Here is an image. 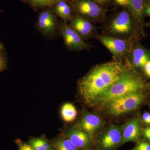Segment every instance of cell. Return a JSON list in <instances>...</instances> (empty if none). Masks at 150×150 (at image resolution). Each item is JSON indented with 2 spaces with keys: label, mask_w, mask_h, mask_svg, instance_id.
Returning <instances> with one entry per match:
<instances>
[{
  "label": "cell",
  "mask_w": 150,
  "mask_h": 150,
  "mask_svg": "<svg viewBox=\"0 0 150 150\" xmlns=\"http://www.w3.org/2000/svg\"><path fill=\"white\" fill-rule=\"evenodd\" d=\"M146 98L145 90L139 91L111 100L100 108L107 115L120 116L137 109Z\"/></svg>",
  "instance_id": "3"
},
{
  "label": "cell",
  "mask_w": 150,
  "mask_h": 150,
  "mask_svg": "<svg viewBox=\"0 0 150 150\" xmlns=\"http://www.w3.org/2000/svg\"><path fill=\"white\" fill-rule=\"evenodd\" d=\"M36 26L37 29L43 35L50 37L56 34L58 24L53 11L46 9L39 13Z\"/></svg>",
  "instance_id": "9"
},
{
  "label": "cell",
  "mask_w": 150,
  "mask_h": 150,
  "mask_svg": "<svg viewBox=\"0 0 150 150\" xmlns=\"http://www.w3.org/2000/svg\"><path fill=\"white\" fill-rule=\"evenodd\" d=\"M145 11L146 14L150 16V6L145 9Z\"/></svg>",
  "instance_id": "29"
},
{
  "label": "cell",
  "mask_w": 150,
  "mask_h": 150,
  "mask_svg": "<svg viewBox=\"0 0 150 150\" xmlns=\"http://www.w3.org/2000/svg\"><path fill=\"white\" fill-rule=\"evenodd\" d=\"M133 150H146L143 149V148L140 147L137 145L133 149Z\"/></svg>",
  "instance_id": "30"
},
{
  "label": "cell",
  "mask_w": 150,
  "mask_h": 150,
  "mask_svg": "<svg viewBox=\"0 0 150 150\" xmlns=\"http://www.w3.org/2000/svg\"><path fill=\"white\" fill-rule=\"evenodd\" d=\"M71 6L76 15L92 23L102 21L108 12L93 0H72Z\"/></svg>",
  "instance_id": "5"
},
{
  "label": "cell",
  "mask_w": 150,
  "mask_h": 150,
  "mask_svg": "<svg viewBox=\"0 0 150 150\" xmlns=\"http://www.w3.org/2000/svg\"><path fill=\"white\" fill-rule=\"evenodd\" d=\"M116 4L121 6L124 7L125 8H128L129 5V0H113Z\"/></svg>",
  "instance_id": "23"
},
{
  "label": "cell",
  "mask_w": 150,
  "mask_h": 150,
  "mask_svg": "<svg viewBox=\"0 0 150 150\" xmlns=\"http://www.w3.org/2000/svg\"><path fill=\"white\" fill-rule=\"evenodd\" d=\"M3 48H4V46H3V44L0 43V54L3 52Z\"/></svg>",
  "instance_id": "31"
},
{
  "label": "cell",
  "mask_w": 150,
  "mask_h": 150,
  "mask_svg": "<svg viewBox=\"0 0 150 150\" xmlns=\"http://www.w3.org/2000/svg\"><path fill=\"white\" fill-rule=\"evenodd\" d=\"M142 120L146 125H150V112H144L142 115Z\"/></svg>",
  "instance_id": "25"
},
{
  "label": "cell",
  "mask_w": 150,
  "mask_h": 150,
  "mask_svg": "<svg viewBox=\"0 0 150 150\" xmlns=\"http://www.w3.org/2000/svg\"><path fill=\"white\" fill-rule=\"evenodd\" d=\"M34 9H40L54 6L61 0H22Z\"/></svg>",
  "instance_id": "20"
},
{
  "label": "cell",
  "mask_w": 150,
  "mask_h": 150,
  "mask_svg": "<svg viewBox=\"0 0 150 150\" xmlns=\"http://www.w3.org/2000/svg\"><path fill=\"white\" fill-rule=\"evenodd\" d=\"M142 134L146 139L150 141V126L146 127L142 130Z\"/></svg>",
  "instance_id": "24"
},
{
  "label": "cell",
  "mask_w": 150,
  "mask_h": 150,
  "mask_svg": "<svg viewBox=\"0 0 150 150\" xmlns=\"http://www.w3.org/2000/svg\"><path fill=\"white\" fill-rule=\"evenodd\" d=\"M53 11L60 17L64 22L67 23L72 15L71 7L65 0H61L54 5Z\"/></svg>",
  "instance_id": "15"
},
{
  "label": "cell",
  "mask_w": 150,
  "mask_h": 150,
  "mask_svg": "<svg viewBox=\"0 0 150 150\" xmlns=\"http://www.w3.org/2000/svg\"><path fill=\"white\" fill-rule=\"evenodd\" d=\"M64 137L70 140L79 150H91L92 138L81 129L70 128L65 132Z\"/></svg>",
  "instance_id": "10"
},
{
  "label": "cell",
  "mask_w": 150,
  "mask_h": 150,
  "mask_svg": "<svg viewBox=\"0 0 150 150\" xmlns=\"http://www.w3.org/2000/svg\"><path fill=\"white\" fill-rule=\"evenodd\" d=\"M128 56L129 64H131L137 68H144L146 63L150 60V53L144 48L139 46L131 48Z\"/></svg>",
  "instance_id": "14"
},
{
  "label": "cell",
  "mask_w": 150,
  "mask_h": 150,
  "mask_svg": "<svg viewBox=\"0 0 150 150\" xmlns=\"http://www.w3.org/2000/svg\"><path fill=\"white\" fill-rule=\"evenodd\" d=\"M52 146L54 150H79L70 140L64 137L54 140Z\"/></svg>",
  "instance_id": "17"
},
{
  "label": "cell",
  "mask_w": 150,
  "mask_h": 150,
  "mask_svg": "<svg viewBox=\"0 0 150 150\" xmlns=\"http://www.w3.org/2000/svg\"><path fill=\"white\" fill-rule=\"evenodd\" d=\"M7 59L3 53L0 54V72L6 69L7 68Z\"/></svg>",
  "instance_id": "22"
},
{
  "label": "cell",
  "mask_w": 150,
  "mask_h": 150,
  "mask_svg": "<svg viewBox=\"0 0 150 150\" xmlns=\"http://www.w3.org/2000/svg\"><path fill=\"white\" fill-rule=\"evenodd\" d=\"M142 134L139 118H132L123 126L122 137L118 148L128 142L138 143Z\"/></svg>",
  "instance_id": "11"
},
{
  "label": "cell",
  "mask_w": 150,
  "mask_h": 150,
  "mask_svg": "<svg viewBox=\"0 0 150 150\" xmlns=\"http://www.w3.org/2000/svg\"><path fill=\"white\" fill-rule=\"evenodd\" d=\"M147 87L148 83L142 77L126 65L119 79L89 105L100 108L111 100L132 93L145 90Z\"/></svg>",
  "instance_id": "2"
},
{
  "label": "cell",
  "mask_w": 150,
  "mask_h": 150,
  "mask_svg": "<svg viewBox=\"0 0 150 150\" xmlns=\"http://www.w3.org/2000/svg\"><path fill=\"white\" fill-rule=\"evenodd\" d=\"M29 144L34 150H54L52 145L43 138H30Z\"/></svg>",
  "instance_id": "19"
},
{
  "label": "cell",
  "mask_w": 150,
  "mask_h": 150,
  "mask_svg": "<svg viewBox=\"0 0 150 150\" xmlns=\"http://www.w3.org/2000/svg\"><path fill=\"white\" fill-rule=\"evenodd\" d=\"M140 147L146 150H150V143L146 142H139L137 144Z\"/></svg>",
  "instance_id": "26"
},
{
  "label": "cell",
  "mask_w": 150,
  "mask_h": 150,
  "mask_svg": "<svg viewBox=\"0 0 150 150\" xmlns=\"http://www.w3.org/2000/svg\"><path fill=\"white\" fill-rule=\"evenodd\" d=\"M58 28L65 46L70 51L88 50L92 47L90 44L85 42L80 35L67 23L60 22L58 24Z\"/></svg>",
  "instance_id": "8"
},
{
  "label": "cell",
  "mask_w": 150,
  "mask_h": 150,
  "mask_svg": "<svg viewBox=\"0 0 150 150\" xmlns=\"http://www.w3.org/2000/svg\"><path fill=\"white\" fill-rule=\"evenodd\" d=\"M144 7V0H129L128 10L137 23H140L142 21Z\"/></svg>",
  "instance_id": "16"
},
{
  "label": "cell",
  "mask_w": 150,
  "mask_h": 150,
  "mask_svg": "<svg viewBox=\"0 0 150 150\" xmlns=\"http://www.w3.org/2000/svg\"><path fill=\"white\" fill-rule=\"evenodd\" d=\"M123 126L112 125L105 129L95 141L97 150H116L122 137Z\"/></svg>",
  "instance_id": "6"
},
{
  "label": "cell",
  "mask_w": 150,
  "mask_h": 150,
  "mask_svg": "<svg viewBox=\"0 0 150 150\" xmlns=\"http://www.w3.org/2000/svg\"><path fill=\"white\" fill-rule=\"evenodd\" d=\"M144 68L145 74L149 77L150 78V60L146 63Z\"/></svg>",
  "instance_id": "27"
},
{
  "label": "cell",
  "mask_w": 150,
  "mask_h": 150,
  "mask_svg": "<svg viewBox=\"0 0 150 150\" xmlns=\"http://www.w3.org/2000/svg\"><path fill=\"white\" fill-rule=\"evenodd\" d=\"M61 115L64 121L70 122L74 121L76 118L77 112L73 104L66 103L62 106L61 109Z\"/></svg>",
  "instance_id": "18"
},
{
  "label": "cell",
  "mask_w": 150,
  "mask_h": 150,
  "mask_svg": "<svg viewBox=\"0 0 150 150\" xmlns=\"http://www.w3.org/2000/svg\"><path fill=\"white\" fill-rule=\"evenodd\" d=\"M93 1L100 6L107 4L110 1V0H93Z\"/></svg>",
  "instance_id": "28"
},
{
  "label": "cell",
  "mask_w": 150,
  "mask_h": 150,
  "mask_svg": "<svg viewBox=\"0 0 150 150\" xmlns=\"http://www.w3.org/2000/svg\"><path fill=\"white\" fill-rule=\"evenodd\" d=\"M134 18L128 9L117 12L110 19L105 27V35L130 40L134 30Z\"/></svg>",
  "instance_id": "4"
},
{
  "label": "cell",
  "mask_w": 150,
  "mask_h": 150,
  "mask_svg": "<svg viewBox=\"0 0 150 150\" xmlns=\"http://www.w3.org/2000/svg\"><path fill=\"white\" fill-rule=\"evenodd\" d=\"M69 21V25L84 40L93 36L95 31L97 28L91 22L77 15L72 16Z\"/></svg>",
  "instance_id": "12"
},
{
  "label": "cell",
  "mask_w": 150,
  "mask_h": 150,
  "mask_svg": "<svg viewBox=\"0 0 150 150\" xmlns=\"http://www.w3.org/2000/svg\"><path fill=\"white\" fill-rule=\"evenodd\" d=\"M97 150L96 149H93V150Z\"/></svg>",
  "instance_id": "33"
},
{
  "label": "cell",
  "mask_w": 150,
  "mask_h": 150,
  "mask_svg": "<svg viewBox=\"0 0 150 150\" xmlns=\"http://www.w3.org/2000/svg\"><path fill=\"white\" fill-rule=\"evenodd\" d=\"M126 66L114 61L97 65L90 70L78 83L79 92L85 102L90 105L107 91L119 79Z\"/></svg>",
  "instance_id": "1"
},
{
  "label": "cell",
  "mask_w": 150,
  "mask_h": 150,
  "mask_svg": "<svg viewBox=\"0 0 150 150\" xmlns=\"http://www.w3.org/2000/svg\"><path fill=\"white\" fill-rule=\"evenodd\" d=\"M98 39L110 51L114 61L121 62L127 58L131 47L130 40H124L103 34L98 36Z\"/></svg>",
  "instance_id": "7"
},
{
  "label": "cell",
  "mask_w": 150,
  "mask_h": 150,
  "mask_svg": "<svg viewBox=\"0 0 150 150\" xmlns=\"http://www.w3.org/2000/svg\"><path fill=\"white\" fill-rule=\"evenodd\" d=\"M17 144L18 145V150H34L29 143H24L19 140L17 141Z\"/></svg>",
  "instance_id": "21"
},
{
  "label": "cell",
  "mask_w": 150,
  "mask_h": 150,
  "mask_svg": "<svg viewBox=\"0 0 150 150\" xmlns=\"http://www.w3.org/2000/svg\"><path fill=\"white\" fill-rule=\"evenodd\" d=\"M148 26H149V27H150V23H148Z\"/></svg>",
  "instance_id": "32"
},
{
  "label": "cell",
  "mask_w": 150,
  "mask_h": 150,
  "mask_svg": "<svg viewBox=\"0 0 150 150\" xmlns=\"http://www.w3.org/2000/svg\"><path fill=\"white\" fill-rule=\"evenodd\" d=\"M103 124L102 120L98 115L85 111L82 113L79 123L80 129L89 134L93 139L102 127Z\"/></svg>",
  "instance_id": "13"
},
{
  "label": "cell",
  "mask_w": 150,
  "mask_h": 150,
  "mask_svg": "<svg viewBox=\"0 0 150 150\" xmlns=\"http://www.w3.org/2000/svg\"><path fill=\"white\" fill-rule=\"evenodd\" d=\"M149 1H150V0H149Z\"/></svg>",
  "instance_id": "34"
}]
</instances>
